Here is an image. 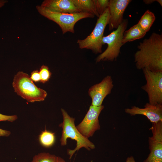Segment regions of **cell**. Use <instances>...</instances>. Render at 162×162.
<instances>
[{"label":"cell","instance_id":"6da1fadb","mask_svg":"<svg viewBox=\"0 0 162 162\" xmlns=\"http://www.w3.org/2000/svg\"><path fill=\"white\" fill-rule=\"evenodd\" d=\"M134 55L137 69L162 71V35L153 32L149 38L140 42Z\"/></svg>","mask_w":162,"mask_h":162},{"label":"cell","instance_id":"7a4b0ae2","mask_svg":"<svg viewBox=\"0 0 162 162\" xmlns=\"http://www.w3.org/2000/svg\"><path fill=\"white\" fill-rule=\"evenodd\" d=\"M61 112L63 117V121L59 125L62 128V136L60 139L62 146H66L68 138L75 140L76 142V146L73 150L68 149V154L71 159L73 155L80 148H84L90 151L95 148L94 145L88 138L82 135L77 129L75 124V119L70 117L67 112L61 109Z\"/></svg>","mask_w":162,"mask_h":162},{"label":"cell","instance_id":"3957f363","mask_svg":"<svg viewBox=\"0 0 162 162\" xmlns=\"http://www.w3.org/2000/svg\"><path fill=\"white\" fill-rule=\"evenodd\" d=\"M12 86L17 95L29 102L44 101L47 95L45 90L34 84L28 74L22 71L14 76Z\"/></svg>","mask_w":162,"mask_h":162},{"label":"cell","instance_id":"277c9868","mask_svg":"<svg viewBox=\"0 0 162 162\" xmlns=\"http://www.w3.org/2000/svg\"><path fill=\"white\" fill-rule=\"evenodd\" d=\"M128 20L124 19L122 23L116 30L108 35L103 37V45L106 44V50L96 58V62L102 61L113 62L116 61L120 52V49L123 45L122 43L123 35L128 26Z\"/></svg>","mask_w":162,"mask_h":162},{"label":"cell","instance_id":"5b68a950","mask_svg":"<svg viewBox=\"0 0 162 162\" xmlns=\"http://www.w3.org/2000/svg\"><path fill=\"white\" fill-rule=\"evenodd\" d=\"M39 13L42 16L58 24L62 34L70 32L74 33L75 24L80 20L86 18H93L94 15L91 13L79 12L75 13H62L53 12L42 7L36 6Z\"/></svg>","mask_w":162,"mask_h":162},{"label":"cell","instance_id":"8992f818","mask_svg":"<svg viewBox=\"0 0 162 162\" xmlns=\"http://www.w3.org/2000/svg\"><path fill=\"white\" fill-rule=\"evenodd\" d=\"M109 18L107 8L98 19L94 28L91 34L85 39L77 40V43L80 49L90 50L95 54L102 52V39L105 29L108 24Z\"/></svg>","mask_w":162,"mask_h":162},{"label":"cell","instance_id":"52a82bcc","mask_svg":"<svg viewBox=\"0 0 162 162\" xmlns=\"http://www.w3.org/2000/svg\"><path fill=\"white\" fill-rule=\"evenodd\" d=\"M146 84L141 88L148 94V103L153 105L162 104V71L142 70Z\"/></svg>","mask_w":162,"mask_h":162},{"label":"cell","instance_id":"ba28073f","mask_svg":"<svg viewBox=\"0 0 162 162\" xmlns=\"http://www.w3.org/2000/svg\"><path fill=\"white\" fill-rule=\"evenodd\" d=\"M104 106L91 105L82 121L76 126L77 129L84 136L88 138L100 129L98 117Z\"/></svg>","mask_w":162,"mask_h":162},{"label":"cell","instance_id":"9c48e42d","mask_svg":"<svg viewBox=\"0 0 162 162\" xmlns=\"http://www.w3.org/2000/svg\"><path fill=\"white\" fill-rule=\"evenodd\" d=\"M152 136L148 138L150 153L143 162H162V121L152 123Z\"/></svg>","mask_w":162,"mask_h":162},{"label":"cell","instance_id":"30bf717a","mask_svg":"<svg viewBox=\"0 0 162 162\" xmlns=\"http://www.w3.org/2000/svg\"><path fill=\"white\" fill-rule=\"evenodd\" d=\"M114 86L111 76L108 75L99 83L91 86L89 89L88 94L92 100V105L100 106L105 98L111 93Z\"/></svg>","mask_w":162,"mask_h":162},{"label":"cell","instance_id":"8fae6325","mask_svg":"<svg viewBox=\"0 0 162 162\" xmlns=\"http://www.w3.org/2000/svg\"><path fill=\"white\" fill-rule=\"evenodd\" d=\"M131 0H110L108 8L110 15L108 22L110 31L116 29L122 22L125 10Z\"/></svg>","mask_w":162,"mask_h":162},{"label":"cell","instance_id":"7c38bea8","mask_svg":"<svg viewBox=\"0 0 162 162\" xmlns=\"http://www.w3.org/2000/svg\"><path fill=\"white\" fill-rule=\"evenodd\" d=\"M124 111L132 116L136 115L145 116L152 123L162 121V104L153 105L147 103L144 108L133 106L131 108L125 109Z\"/></svg>","mask_w":162,"mask_h":162},{"label":"cell","instance_id":"4fadbf2b","mask_svg":"<svg viewBox=\"0 0 162 162\" xmlns=\"http://www.w3.org/2000/svg\"><path fill=\"white\" fill-rule=\"evenodd\" d=\"M40 5L51 11L59 13L81 12L75 6L72 0H45Z\"/></svg>","mask_w":162,"mask_h":162},{"label":"cell","instance_id":"5bb4252c","mask_svg":"<svg viewBox=\"0 0 162 162\" xmlns=\"http://www.w3.org/2000/svg\"><path fill=\"white\" fill-rule=\"evenodd\" d=\"M146 32L136 24L127 30L123 34L122 43L123 44L143 38Z\"/></svg>","mask_w":162,"mask_h":162},{"label":"cell","instance_id":"9a60e30c","mask_svg":"<svg viewBox=\"0 0 162 162\" xmlns=\"http://www.w3.org/2000/svg\"><path fill=\"white\" fill-rule=\"evenodd\" d=\"M75 6L82 12L89 13L93 14L98 18L97 13L93 0H72Z\"/></svg>","mask_w":162,"mask_h":162},{"label":"cell","instance_id":"2e32d148","mask_svg":"<svg viewBox=\"0 0 162 162\" xmlns=\"http://www.w3.org/2000/svg\"><path fill=\"white\" fill-rule=\"evenodd\" d=\"M155 19L154 13L148 10L141 17L137 24L147 33L149 30Z\"/></svg>","mask_w":162,"mask_h":162},{"label":"cell","instance_id":"e0dca14e","mask_svg":"<svg viewBox=\"0 0 162 162\" xmlns=\"http://www.w3.org/2000/svg\"><path fill=\"white\" fill-rule=\"evenodd\" d=\"M31 162H66L60 157L49 153L41 152L35 155Z\"/></svg>","mask_w":162,"mask_h":162},{"label":"cell","instance_id":"ac0fdd59","mask_svg":"<svg viewBox=\"0 0 162 162\" xmlns=\"http://www.w3.org/2000/svg\"><path fill=\"white\" fill-rule=\"evenodd\" d=\"M56 140L55 133L45 130L42 131L39 136L40 144L46 148H49L54 144Z\"/></svg>","mask_w":162,"mask_h":162},{"label":"cell","instance_id":"d6986e66","mask_svg":"<svg viewBox=\"0 0 162 162\" xmlns=\"http://www.w3.org/2000/svg\"><path fill=\"white\" fill-rule=\"evenodd\" d=\"M96 10L99 16L102 15L108 8L109 0H93Z\"/></svg>","mask_w":162,"mask_h":162},{"label":"cell","instance_id":"ffe728a7","mask_svg":"<svg viewBox=\"0 0 162 162\" xmlns=\"http://www.w3.org/2000/svg\"><path fill=\"white\" fill-rule=\"evenodd\" d=\"M39 72L40 78V82L43 83L47 82L51 75L48 67L46 65H43L41 66Z\"/></svg>","mask_w":162,"mask_h":162},{"label":"cell","instance_id":"44dd1931","mask_svg":"<svg viewBox=\"0 0 162 162\" xmlns=\"http://www.w3.org/2000/svg\"><path fill=\"white\" fill-rule=\"evenodd\" d=\"M18 117L16 115H6L0 113V122L8 121L13 122Z\"/></svg>","mask_w":162,"mask_h":162},{"label":"cell","instance_id":"7402d4cb","mask_svg":"<svg viewBox=\"0 0 162 162\" xmlns=\"http://www.w3.org/2000/svg\"><path fill=\"white\" fill-rule=\"evenodd\" d=\"M31 79L33 81L35 82H38L40 81V78L39 73L38 70L33 71L31 74L30 76Z\"/></svg>","mask_w":162,"mask_h":162},{"label":"cell","instance_id":"603a6c76","mask_svg":"<svg viewBox=\"0 0 162 162\" xmlns=\"http://www.w3.org/2000/svg\"><path fill=\"white\" fill-rule=\"evenodd\" d=\"M11 134V132L8 130L2 129L0 128V137L9 136Z\"/></svg>","mask_w":162,"mask_h":162},{"label":"cell","instance_id":"cb8c5ba5","mask_svg":"<svg viewBox=\"0 0 162 162\" xmlns=\"http://www.w3.org/2000/svg\"><path fill=\"white\" fill-rule=\"evenodd\" d=\"M126 162H136L134 157L131 156L127 158Z\"/></svg>","mask_w":162,"mask_h":162},{"label":"cell","instance_id":"d4e9b609","mask_svg":"<svg viewBox=\"0 0 162 162\" xmlns=\"http://www.w3.org/2000/svg\"><path fill=\"white\" fill-rule=\"evenodd\" d=\"M156 1V0H144L143 2L146 4H148L153 3Z\"/></svg>","mask_w":162,"mask_h":162},{"label":"cell","instance_id":"484cf974","mask_svg":"<svg viewBox=\"0 0 162 162\" xmlns=\"http://www.w3.org/2000/svg\"><path fill=\"white\" fill-rule=\"evenodd\" d=\"M8 2L5 0H0V8L3 6Z\"/></svg>","mask_w":162,"mask_h":162},{"label":"cell","instance_id":"4316f807","mask_svg":"<svg viewBox=\"0 0 162 162\" xmlns=\"http://www.w3.org/2000/svg\"><path fill=\"white\" fill-rule=\"evenodd\" d=\"M156 2H158L159 4L161 5V6H162V1L161 0H156Z\"/></svg>","mask_w":162,"mask_h":162}]
</instances>
